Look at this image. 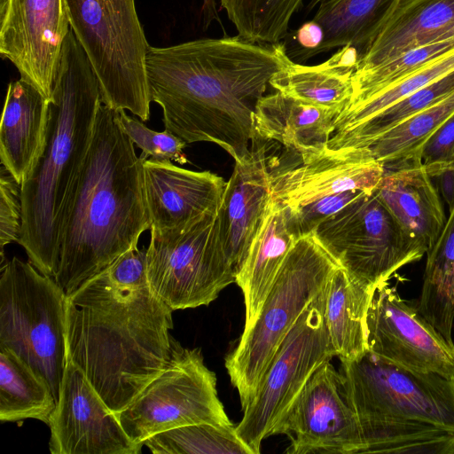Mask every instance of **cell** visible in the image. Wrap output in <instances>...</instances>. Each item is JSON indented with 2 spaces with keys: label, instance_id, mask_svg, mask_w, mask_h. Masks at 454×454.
I'll return each instance as SVG.
<instances>
[{
  "label": "cell",
  "instance_id": "6da1fadb",
  "mask_svg": "<svg viewBox=\"0 0 454 454\" xmlns=\"http://www.w3.org/2000/svg\"><path fill=\"white\" fill-rule=\"evenodd\" d=\"M291 60L281 42L259 43L239 35L150 46L151 101L161 107L165 129L186 144L215 143L241 161L254 135L257 102Z\"/></svg>",
  "mask_w": 454,
  "mask_h": 454
},
{
  "label": "cell",
  "instance_id": "7a4b0ae2",
  "mask_svg": "<svg viewBox=\"0 0 454 454\" xmlns=\"http://www.w3.org/2000/svg\"><path fill=\"white\" fill-rule=\"evenodd\" d=\"M172 312L149 284L121 286L104 270L67 296V360L113 412L126 408L168 362Z\"/></svg>",
  "mask_w": 454,
  "mask_h": 454
},
{
  "label": "cell",
  "instance_id": "3957f363",
  "mask_svg": "<svg viewBox=\"0 0 454 454\" xmlns=\"http://www.w3.org/2000/svg\"><path fill=\"white\" fill-rule=\"evenodd\" d=\"M147 158L137 156L118 111L101 104L61 223L54 279L67 296L151 229L143 168Z\"/></svg>",
  "mask_w": 454,
  "mask_h": 454
},
{
  "label": "cell",
  "instance_id": "277c9868",
  "mask_svg": "<svg viewBox=\"0 0 454 454\" xmlns=\"http://www.w3.org/2000/svg\"><path fill=\"white\" fill-rule=\"evenodd\" d=\"M43 150L21 183L22 227L18 243L29 262L54 278L63 214L89 151L102 104L97 76L71 28L59 54Z\"/></svg>",
  "mask_w": 454,
  "mask_h": 454
},
{
  "label": "cell",
  "instance_id": "5b68a950",
  "mask_svg": "<svg viewBox=\"0 0 454 454\" xmlns=\"http://www.w3.org/2000/svg\"><path fill=\"white\" fill-rule=\"evenodd\" d=\"M340 266L314 232L299 238L290 249L256 321L243 331L239 344L225 358L242 410L255 395L284 339Z\"/></svg>",
  "mask_w": 454,
  "mask_h": 454
},
{
  "label": "cell",
  "instance_id": "8992f818",
  "mask_svg": "<svg viewBox=\"0 0 454 454\" xmlns=\"http://www.w3.org/2000/svg\"><path fill=\"white\" fill-rule=\"evenodd\" d=\"M69 26L98 81L102 104L150 119L148 44L135 0H65Z\"/></svg>",
  "mask_w": 454,
  "mask_h": 454
},
{
  "label": "cell",
  "instance_id": "52a82bcc",
  "mask_svg": "<svg viewBox=\"0 0 454 454\" xmlns=\"http://www.w3.org/2000/svg\"><path fill=\"white\" fill-rule=\"evenodd\" d=\"M67 295L54 278L12 257L1 265L0 348L41 373L58 402L67 363Z\"/></svg>",
  "mask_w": 454,
  "mask_h": 454
},
{
  "label": "cell",
  "instance_id": "ba28073f",
  "mask_svg": "<svg viewBox=\"0 0 454 454\" xmlns=\"http://www.w3.org/2000/svg\"><path fill=\"white\" fill-rule=\"evenodd\" d=\"M150 231L148 282L173 311L208 305L235 283L222 207L182 227Z\"/></svg>",
  "mask_w": 454,
  "mask_h": 454
},
{
  "label": "cell",
  "instance_id": "9c48e42d",
  "mask_svg": "<svg viewBox=\"0 0 454 454\" xmlns=\"http://www.w3.org/2000/svg\"><path fill=\"white\" fill-rule=\"evenodd\" d=\"M339 372L358 423L408 420L454 432V378L409 369L369 350L340 361Z\"/></svg>",
  "mask_w": 454,
  "mask_h": 454
},
{
  "label": "cell",
  "instance_id": "30bf717a",
  "mask_svg": "<svg viewBox=\"0 0 454 454\" xmlns=\"http://www.w3.org/2000/svg\"><path fill=\"white\" fill-rule=\"evenodd\" d=\"M137 444L175 427L209 423L233 427L220 401L216 377L200 348H183L175 339L163 370L123 410L114 412Z\"/></svg>",
  "mask_w": 454,
  "mask_h": 454
},
{
  "label": "cell",
  "instance_id": "8fae6325",
  "mask_svg": "<svg viewBox=\"0 0 454 454\" xmlns=\"http://www.w3.org/2000/svg\"><path fill=\"white\" fill-rule=\"evenodd\" d=\"M352 279L374 288L427 251L375 192H364L313 231Z\"/></svg>",
  "mask_w": 454,
  "mask_h": 454
},
{
  "label": "cell",
  "instance_id": "7c38bea8",
  "mask_svg": "<svg viewBox=\"0 0 454 454\" xmlns=\"http://www.w3.org/2000/svg\"><path fill=\"white\" fill-rule=\"evenodd\" d=\"M323 292L284 339L255 395L243 409L236 432L254 454H259L262 441L273 435L313 372L335 356L323 314Z\"/></svg>",
  "mask_w": 454,
  "mask_h": 454
},
{
  "label": "cell",
  "instance_id": "4fadbf2b",
  "mask_svg": "<svg viewBox=\"0 0 454 454\" xmlns=\"http://www.w3.org/2000/svg\"><path fill=\"white\" fill-rule=\"evenodd\" d=\"M274 434L288 436L286 452L290 454L363 453L364 442L356 415L341 376L330 361L313 372Z\"/></svg>",
  "mask_w": 454,
  "mask_h": 454
},
{
  "label": "cell",
  "instance_id": "5bb4252c",
  "mask_svg": "<svg viewBox=\"0 0 454 454\" xmlns=\"http://www.w3.org/2000/svg\"><path fill=\"white\" fill-rule=\"evenodd\" d=\"M367 348L395 364L454 378L449 342L388 281L377 285L366 316Z\"/></svg>",
  "mask_w": 454,
  "mask_h": 454
},
{
  "label": "cell",
  "instance_id": "9a60e30c",
  "mask_svg": "<svg viewBox=\"0 0 454 454\" xmlns=\"http://www.w3.org/2000/svg\"><path fill=\"white\" fill-rule=\"evenodd\" d=\"M69 29L65 0H0V54L48 98Z\"/></svg>",
  "mask_w": 454,
  "mask_h": 454
},
{
  "label": "cell",
  "instance_id": "2e32d148",
  "mask_svg": "<svg viewBox=\"0 0 454 454\" xmlns=\"http://www.w3.org/2000/svg\"><path fill=\"white\" fill-rule=\"evenodd\" d=\"M280 158L281 165L270 160V195L289 209L346 191L373 192L384 173L367 147H326L296 162Z\"/></svg>",
  "mask_w": 454,
  "mask_h": 454
},
{
  "label": "cell",
  "instance_id": "e0dca14e",
  "mask_svg": "<svg viewBox=\"0 0 454 454\" xmlns=\"http://www.w3.org/2000/svg\"><path fill=\"white\" fill-rule=\"evenodd\" d=\"M51 454H138L82 372L67 360L56 408L48 424Z\"/></svg>",
  "mask_w": 454,
  "mask_h": 454
},
{
  "label": "cell",
  "instance_id": "ac0fdd59",
  "mask_svg": "<svg viewBox=\"0 0 454 454\" xmlns=\"http://www.w3.org/2000/svg\"><path fill=\"white\" fill-rule=\"evenodd\" d=\"M145 197L151 229L182 227L199 216L221 208L226 183L210 171H192L170 160H144Z\"/></svg>",
  "mask_w": 454,
  "mask_h": 454
},
{
  "label": "cell",
  "instance_id": "d6986e66",
  "mask_svg": "<svg viewBox=\"0 0 454 454\" xmlns=\"http://www.w3.org/2000/svg\"><path fill=\"white\" fill-rule=\"evenodd\" d=\"M254 133L249 151L235 161L222 204L226 250L237 274L271 198L268 142Z\"/></svg>",
  "mask_w": 454,
  "mask_h": 454
},
{
  "label": "cell",
  "instance_id": "ffe728a7",
  "mask_svg": "<svg viewBox=\"0 0 454 454\" xmlns=\"http://www.w3.org/2000/svg\"><path fill=\"white\" fill-rule=\"evenodd\" d=\"M375 194L399 224L429 251L447 218L420 157L384 166Z\"/></svg>",
  "mask_w": 454,
  "mask_h": 454
},
{
  "label": "cell",
  "instance_id": "44dd1931",
  "mask_svg": "<svg viewBox=\"0 0 454 454\" xmlns=\"http://www.w3.org/2000/svg\"><path fill=\"white\" fill-rule=\"evenodd\" d=\"M50 103V98L21 77L7 88L0 124V159L20 184L43 150Z\"/></svg>",
  "mask_w": 454,
  "mask_h": 454
},
{
  "label": "cell",
  "instance_id": "7402d4cb",
  "mask_svg": "<svg viewBox=\"0 0 454 454\" xmlns=\"http://www.w3.org/2000/svg\"><path fill=\"white\" fill-rule=\"evenodd\" d=\"M340 108L300 101L279 91L264 95L255 106L254 133L277 141L301 159L328 147Z\"/></svg>",
  "mask_w": 454,
  "mask_h": 454
},
{
  "label": "cell",
  "instance_id": "603a6c76",
  "mask_svg": "<svg viewBox=\"0 0 454 454\" xmlns=\"http://www.w3.org/2000/svg\"><path fill=\"white\" fill-rule=\"evenodd\" d=\"M454 25V0H400L374 37L357 54L355 72L435 41Z\"/></svg>",
  "mask_w": 454,
  "mask_h": 454
},
{
  "label": "cell",
  "instance_id": "cb8c5ba5",
  "mask_svg": "<svg viewBox=\"0 0 454 454\" xmlns=\"http://www.w3.org/2000/svg\"><path fill=\"white\" fill-rule=\"evenodd\" d=\"M288 209L270 198L246 259L236 274L246 306L244 331L256 321L290 249L297 240Z\"/></svg>",
  "mask_w": 454,
  "mask_h": 454
},
{
  "label": "cell",
  "instance_id": "d4e9b609",
  "mask_svg": "<svg viewBox=\"0 0 454 454\" xmlns=\"http://www.w3.org/2000/svg\"><path fill=\"white\" fill-rule=\"evenodd\" d=\"M356 61L357 51L351 45L339 48L318 65L307 66L292 59L272 76L270 85L294 99L342 111L353 93Z\"/></svg>",
  "mask_w": 454,
  "mask_h": 454
},
{
  "label": "cell",
  "instance_id": "484cf974",
  "mask_svg": "<svg viewBox=\"0 0 454 454\" xmlns=\"http://www.w3.org/2000/svg\"><path fill=\"white\" fill-rule=\"evenodd\" d=\"M373 289L352 279L341 266L324 289V318L340 361L354 360L368 350L366 316Z\"/></svg>",
  "mask_w": 454,
  "mask_h": 454
},
{
  "label": "cell",
  "instance_id": "4316f807",
  "mask_svg": "<svg viewBox=\"0 0 454 454\" xmlns=\"http://www.w3.org/2000/svg\"><path fill=\"white\" fill-rule=\"evenodd\" d=\"M400 0H323L312 21L322 31L313 56L346 45L357 54L374 37Z\"/></svg>",
  "mask_w": 454,
  "mask_h": 454
},
{
  "label": "cell",
  "instance_id": "83f0119b",
  "mask_svg": "<svg viewBox=\"0 0 454 454\" xmlns=\"http://www.w3.org/2000/svg\"><path fill=\"white\" fill-rule=\"evenodd\" d=\"M56 399L46 379L9 348H0V420L49 424Z\"/></svg>",
  "mask_w": 454,
  "mask_h": 454
},
{
  "label": "cell",
  "instance_id": "f1b7e54d",
  "mask_svg": "<svg viewBox=\"0 0 454 454\" xmlns=\"http://www.w3.org/2000/svg\"><path fill=\"white\" fill-rule=\"evenodd\" d=\"M415 308L449 342L454 343V228L447 223L427 252L421 294Z\"/></svg>",
  "mask_w": 454,
  "mask_h": 454
},
{
  "label": "cell",
  "instance_id": "f546056e",
  "mask_svg": "<svg viewBox=\"0 0 454 454\" xmlns=\"http://www.w3.org/2000/svg\"><path fill=\"white\" fill-rule=\"evenodd\" d=\"M454 114V90L377 137L367 146L382 166L420 157L428 137Z\"/></svg>",
  "mask_w": 454,
  "mask_h": 454
},
{
  "label": "cell",
  "instance_id": "4dcf8cb0",
  "mask_svg": "<svg viewBox=\"0 0 454 454\" xmlns=\"http://www.w3.org/2000/svg\"><path fill=\"white\" fill-rule=\"evenodd\" d=\"M238 35L248 41L274 44L288 33L303 0H219Z\"/></svg>",
  "mask_w": 454,
  "mask_h": 454
},
{
  "label": "cell",
  "instance_id": "1f68e13d",
  "mask_svg": "<svg viewBox=\"0 0 454 454\" xmlns=\"http://www.w3.org/2000/svg\"><path fill=\"white\" fill-rule=\"evenodd\" d=\"M155 454H254L239 438L236 426L199 423L168 429L145 442Z\"/></svg>",
  "mask_w": 454,
  "mask_h": 454
},
{
  "label": "cell",
  "instance_id": "d6a6232c",
  "mask_svg": "<svg viewBox=\"0 0 454 454\" xmlns=\"http://www.w3.org/2000/svg\"><path fill=\"white\" fill-rule=\"evenodd\" d=\"M452 71H454V48L424 64L365 100L344 107L335 120L333 134L354 127Z\"/></svg>",
  "mask_w": 454,
  "mask_h": 454
},
{
  "label": "cell",
  "instance_id": "836d02e7",
  "mask_svg": "<svg viewBox=\"0 0 454 454\" xmlns=\"http://www.w3.org/2000/svg\"><path fill=\"white\" fill-rule=\"evenodd\" d=\"M118 114L123 130L144 155L182 165L187 163L184 153L186 143L183 139L167 129L155 131L147 128L142 121L127 115L125 110L118 111Z\"/></svg>",
  "mask_w": 454,
  "mask_h": 454
},
{
  "label": "cell",
  "instance_id": "e575fe53",
  "mask_svg": "<svg viewBox=\"0 0 454 454\" xmlns=\"http://www.w3.org/2000/svg\"><path fill=\"white\" fill-rule=\"evenodd\" d=\"M364 191H346L319 199L295 209H288L291 226L297 239L309 234L325 220L357 199ZM369 193V192H367Z\"/></svg>",
  "mask_w": 454,
  "mask_h": 454
},
{
  "label": "cell",
  "instance_id": "d590c367",
  "mask_svg": "<svg viewBox=\"0 0 454 454\" xmlns=\"http://www.w3.org/2000/svg\"><path fill=\"white\" fill-rule=\"evenodd\" d=\"M22 227L21 186L3 167L0 177V247L1 265L4 263V247L18 242Z\"/></svg>",
  "mask_w": 454,
  "mask_h": 454
},
{
  "label": "cell",
  "instance_id": "8d00e7d4",
  "mask_svg": "<svg viewBox=\"0 0 454 454\" xmlns=\"http://www.w3.org/2000/svg\"><path fill=\"white\" fill-rule=\"evenodd\" d=\"M110 279L121 286L148 285L146 249L134 246L104 269Z\"/></svg>",
  "mask_w": 454,
  "mask_h": 454
},
{
  "label": "cell",
  "instance_id": "74e56055",
  "mask_svg": "<svg viewBox=\"0 0 454 454\" xmlns=\"http://www.w3.org/2000/svg\"><path fill=\"white\" fill-rule=\"evenodd\" d=\"M420 156L426 168L454 161V114L428 137Z\"/></svg>",
  "mask_w": 454,
  "mask_h": 454
},
{
  "label": "cell",
  "instance_id": "f35d334b",
  "mask_svg": "<svg viewBox=\"0 0 454 454\" xmlns=\"http://www.w3.org/2000/svg\"><path fill=\"white\" fill-rule=\"evenodd\" d=\"M426 171L433 180L436 181L439 191L450 211L454 207V161L427 168Z\"/></svg>",
  "mask_w": 454,
  "mask_h": 454
},
{
  "label": "cell",
  "instance_id": "ab89813d",
  "mask_svg": "<svg viewBox=\"0 0 454 454\" xmlns=\"http://www.w3.org/2000/svg\"><path fill=\"white\" fill-rule=\"evenodd\" d=\"M201 17L204 29H207L214 21H217L223 29L215 0H202Z\"/></svg>",
  "mask_w": 454,
  "mask_h": 454
},
{
  "label": "cell",
  "instance_id": "60d3db41",
  "mask_svg": "<svg viewBox=\"0 0 454 454\" xmlns=\"http://www.w3.org/2000/svg\"><path fill=\"white\" fill-rule=\"evenodd\" d=\"M323 0H311L310 4H309V10L313 9L314 7L317 6Z\"/></svg>",
  "mask_w": 454,
  "mask_h": 454
}]
</instances>
